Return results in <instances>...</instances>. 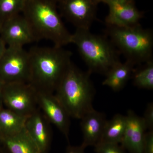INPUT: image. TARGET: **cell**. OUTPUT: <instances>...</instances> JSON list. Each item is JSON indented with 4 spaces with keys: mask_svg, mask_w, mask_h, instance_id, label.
I'll return each instance as SVG.
<instances>
[{
    "mask_svg": "<svg viewBox=\"0 0 153 153\" xmlns=\"http://www.w3.org/2000/svg\"><path fill=\"white\" fill-rule=\"evenodd\" d=\"M29 83L37 92L54 93L71 63L72 53L62 47H34L28 51Z\"/></svg>",
    "mask_w": 153,
    "mask_h": 153,
    "instance_id": "6da1fadb",
    "label": "cell"
},
{
    "mask_svg": "<svg viewBox=\"0 0 153 153\" xmlns=\"http://www.w3.org/2000/svg\"><path fill=\"white\" fill-rule=\"evenodd\" d=\"M55 0H25L22 15L27 21L36 41L46 39L54 46L71 44V34L63 24Z\"/></svg>",
    "mask_w": 153,
    "mask_h": 153,
    "instance_id": "7a4b0ae2",
    "label": "cell"
},
{
    "mask_svg": "<svg viewBox=\"0 0 153 153\" xmlns=\"http://www.w3.org/2000/svg\"><path fill=\"white\" fill-rule=\"evenodd\" d=\"M91 73L83 71L72 62L55 90V95L70 117L79 119L94 109V88Z\"/></svg>",
    "mask_w": 153,
    "mask_h": 153,
    "instance_id": "3957f363",
    "label": "cell"
},
{
    "mask_svg": "<svg viewBox=\"0 0 153 153\" xmlns=\"http://www.w3.org/2000/svg\"><path fill=\"white\" fill-rule=\"evenodd\" d=\"M71 44L76 45L91 73L106 75L120 62L117 50L111 41L91 33L89 30L76 29L71 34Z\"/></svg>",
    "mask_w": 153,
    "mask_h": 153,
    "instance_id": "277c9868",
    "label": "cell"
},
{
    "mask_svg": "<svg viewBox=\"0 0 153 153\" xmlns=\"http://www.w3.org/2000/svg\"><path fill=\"white\" fill-rule=\"evenodd\" d=\"M106 34L115 47L133 65L153 60V33L139 24L128 27L107 26Z\"/></svg>",
    "mask_w": 153,
    "mask_h": 153,
    "instance_id": "5b68a950",
    "label": "cell"
},
{
    "mask_svg": "<svg viewBox=\"0 0 153 153\" xmlns=\"http://www.w3.org/2000/svg\"><path fill=\"white\" fill-rule=\"evenodd\" d=\"M30 70L29 52L23 47H7L0 60V81L4 84L29 83Z\"/></svg>",
    "mask_w": 153,
    "mask_h": 153,
    "instance_id": "8992f818",
    "label": "cell"
},
{
    "mask_svg": "<svg viewBox=\"0 0 153 153\" xmlns=\"http://www.w3.org/2000/svg\"><path fill=\"white\" fill-rule=\"evenodd\" d=\"M3 102L8 109L24 116L38 109L37 91L28 83L4 84Z\"/></svg>",
    "mask_w": 153,
    "mask_h": 153,
    "instance_id": "52a82bcc",
    "label": "cell"
},
{
    "mask_svg": "<svg viewBox=\"0 0 153 153\" xmlns=\"http://www.w3.org/2000/svg\"><path fill=\"white\" fill-rule=\"evenodd\" d=\"M61 15L76 29L89 30L96 18L97 0H59Z\"/></svg>",
    "mask_w": 153,
    "mask_h": 153,
    "instance_id": "ba28073f",
    "label": "cell"
},
{
    "mask_svg": "<svg viewBox=\"0 0 153 153\" xmlns=\"http://www.w3.org/2000/svg\"><path fill=\"white\" fill-rule=\"evenodd\" d=\"M108 6L109 13L105 19L107 26L128 27L139 24L143 13L135 5L134 0H102Z\"/></svg>",
    "mask_w": 153,
    "mask_h": 153,
    "instance_id": "9c48e42d",
    "label": "cell"
},
{
    "mask_svg": "<svg viewBox=\"0 0 153 153\" xmlns=\"http://www.w3.org/2000/svg\"><path fill=\"white\" fill-rule=\"evenodd\" d=\"M39 108L49 123L56 126L68 140L70 116L54 93L37 92Z\"/></svg>",
    "mask_w": 153,
    "mask_h": 153,
    "instance_id": "30bf717a",
    "label": "cell"
},
{
    "mask_svg": "<svg viewBox=\"0 0 153 153\" xmlns=\"http://www.w3.org/2000/svg\"><path fill=\"white\" fill-rule=\"evenodd\" d=\"M0 37L8 47H23L36 41L27 21L20 14L3 22Z\"/></svg>",
    "mask_w": 153,
    "mask_h": 153,
    "instance_id": "8fae6325",
    "label": "cell"
},
{
    "mask_svg": "<svg viewBox=\"0 0 153 153\" xmlns=\"http://www.w3.org/2000/svg\"><path fill=\"white\" fill-rule=\"evenodd\" d=\"M125 131L121 145L130 153H143V145L146 130L143 117L129 110Z\"/></svg>",
    "mask_w": 153,
    "mask_h": 153,
    "instance_id": "7c38bea8",
    "label": "cell"
},
{
    "mask_svg": "<svg viewBox=\"0 0 153 153\" xmlns=\"http://www.w3.org/2000/svg\"><path fill=\"white\" fill-rule=\"evenodd\" d=\"M47 118L37 110L28 117L25 129L41 153H47L52 141V134Z\"/></svg>",
    "mask_w": 153,
    "mask_h": 153,
    "instance_id": "4fadbf2b",
    "label": "cell"
},
{
    "mask_svg": "<svg viewBox=\"0 0 153 153\" xmlns=\"http://www.w3.org/2000/svg\"><path fill=\"white\" fill-rule=\"evenodd\" d=\"M80 126L83 134L82 146L84 148L98 144L101 140L107 120L104 113L94 109L85 114L81 119Z\"/></svg>",
    "mask_w": 153,
    "mask_h": 153,
    "instance_id": "5bb4252c",
    "label": "cell"
},
{
    "mask_svg": "<svg viewBox=\"0 0 153 153\" xmlns=\"http://www.w3.org/2000/svg\"><path fill=\"white\" fill-rule=\"evenodd\" d=\"M134 65L128 61L120 62L105 75L102 85L108 86L114 91L122 89L131 76Z\"/></svg>",
    "mask_w": 153,
    "mask_h": 153,
    "instance_id": "9a60e30c",
    "label": "cell"
},
{
    "mask_svg": "<svg viewBox=\"0 0 153 153\" xmlns=\"http://www.w3.org/2000/svg\"><path fill=\"white\" fill-rule=\"evenodd\" d=\"M1 140L10 153H41L25 128L15 134L2 137Z\"/></svg>",
    "mask_w": 153,
    "mask_h": 153,
    "instance_id": "2e32d148",
    "label": "cell"
},
{
    "mask_svg": "<svg viewBox=\"0 0 153 153\" xmlns=\"http://www.w3.org/2000/svg\"><path fill=\"white\" fill-rule=\"evenodd\" d=\"M28 117L8 108H0V132L2 137L12 135L22 131L25 128Z\"/></svg>",
    "mask_w": 153,
    "mask_h": 153,
    "instance_id": "e0dca14e",
    "label": "cell"
},
{
    "mask_svg": "<svg viewBox=\"0 0 153 153\" xmlns=\"http://www.w3.org/2000/svg\"><path fill=\"white\" fill-rule=\"evenodd\" d=\"M126 125V117L121 114L115 115L107 120L100 143L121 144Z\"/></svg>",
    "mask_w": 153,
    "mask_h": 153,
    "instance_id": "ac0fdd59",
    "label": "cell"
},
{
    "mask_svg": "<svg viewBox=\"0 0 153 153\" xmlns=\"http://www.w3.org/2000/svg\"><path fill=\"white\" fill-rule=\"evenodd\" d=\"M140 68L134 69L131 76L134 85L143 89L153 88V60L144 63Z\"/></svg>",
    "mask_w": 153,
    "mask_h": 153,
    "instance_id": "d6986e66",
    "label": "cell"
},
{
    "mask_svg": "<svg viewBox=\"0 0 153 153\" xmlns=\"http://www.w3.org/2000/svg\"><path fill=\"white\" fill-rule=\"evenodd\" d=\"M25 0H0V19L3 22L22 13Z\"/></svg>",
    "mask_w": 153,
    "mask_h": 153,
    "instance_id": "ffe728a7",
    "label": "cell"
},
{
    "mask_svg": "<svg viewBox=\"0 0 153 153\" xmlns=\"http://www.w3.org/2000/svg\"><path fill=\"white\" fill-rule=\"evenodd\" d=\"M94 147L96 153H125L124 148L118 144L100 143Z\"/></svg>",
    "mask_w": 153,
    "mask_h": 153,
    "instance_id": "44dd1931",
    "label": "cell"
},
{
    "mask_svg": "<svg viewBox=\"0 0 153 153\" xmlns=\"http://www.w3.org/2000/svg\"><path fill=\"white\" fill-rule=\"evenodd\" d=\"M146 129L153 131V103L148 104L143 117Z\"/></svg>",
    "mask_w": 153,
    "mask_h": 153,
    "instance_id": "7402d4cb",
    "label": "cell"
},
{
    "mask_svg": "<svg viewBox=\"0 0 153 153\" xmlns=\"http://www.w3.org/2000/svg\"><path fill=\"white\" fill-rule=\"evenodd\" d=\"M143 153H153V131H149L145 134Z\"/></svg>",
    "mask_w": 153,
    "mask_h": 153,
    "instance_id": "603a6c76",
    "label": "cell"
},
{
    "mask_svg": "<svg viewBox=\"0 0 153 153\" xmlns=\"http://www.w3.org/2000/svg\"><path fill=\"white\" fill-rule=\"evenodd\" d=\"M85 148L80 146H72L69 145L66 148V153H85Z\"/></svg>",
    "mask_w": 153,
    "mask_h": 153,
    "instance_id": "cb8c5ba5",
    "label": "cell"
},
{
    "mask_svg": "<svg viewBox=\"0 0 153 153\" xmlns=\"http://www.w3.org/2000/svg\"><path fill=\"white\" fill-rule=\"evenodd\" d=\"M7 46L3 39L0 37V60L5 52Z\"/></svg>",
    "mask_w": 153,
    "mask_h": 153,
    "instance_id": "d4e9b609",
    "label": "cell"
},
{
    "mask_svg": "<svg viewBox=\"0 0 153 153\" xmlns=\"http://www.w3.org/2000/svg\"><path fill=\"white\" fill-rule=\"evenodd\" d=\"M4 85V84L0 81V108H1V104L3 102V92Z\"/></svg>",
    "mask_w": 153,
    "mask_h": 153,
    "instance_id": "484cf974",
    "label": "cell"
},
{
    "mask_svg": "<svg viewBox=\"0 0 153 153\" xmlns=\"http://www.w3.org/2000/svg\"><path fill=\"white\" fill-rule=\"evenodd\" d=\"M3 25V22L1 21V19H0V31H1V29L2 26Z\"/></svg>",
    "mask_w": 153,
    "mask_h": 153,
    "instance_id": "4316f807",
    "label": "cell"
},
{
    "mask_svg": "<svg viewBox=\"0 0 153 153\" xmlns=\"http://www.w3.org/2000/svg\"><path fill=\"white\" fill-rule=\"evenodd\" d=\"M102 1V0H97V2H98L99 3L101 2Z\"/></svg>",
    "mask_w": 153,
    "mask_h": 153,
    "instance_id": "83f0119b",
    "label": "cell"
},
{
    "mask_svg": "<svg viewBox=\"0 0 153 153\" xmlns=\"http://www.w3.org/2000/svg\"><path fill=\"white\" fill-rule=\"evenodd\" d=\"M2 138V135L1 134V132H0V139L1 140Z\"/></svg>",
    "mask_w": 153,
    "mask_h": 153,
    "instance_id": "f1b7e54d",
    "label": "cell"
},
{
    "mask_svg": "<svg viewBox=\"0 0 153 153\" xmlns=\"http://www.w3.org/2000/svg\"><path fill=\"white\" fill-rule=\"evenodd\" d=\"M55 1H56L57 2L58 1H59V0H55Z\"/></svg>",
    "mask_w": 153,
    "mask_h": 153,
    "instance_id": "f546056e",
    "label": "cell"
}]
</instances>
